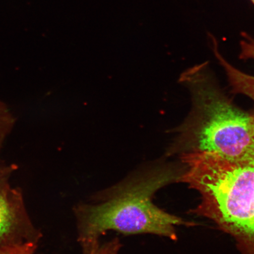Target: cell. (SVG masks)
Returning <instances> with one entry per match:
<instances>
[{
	"instance_id": "1",
	"label": "cell",
	"mask_w": 254,
	"mask_h": 254,
	"mask_svg": "<svg viewBox=\"0 0 254 254\" xmlns=\"http://www.w3.org/2000/svg\"><path fill=\"white\" fill-rule=\"evenodd\" d=\"M179 175L166 168L139 170L75 206L74 213L81 246L99 241L108 231L125 235L150 234L176 241V227L193 222L168 213L154 204L155 193Z\"/></svg>"
},
{
	"instance_id": "2",
	"label": "cell",
	"mask_w": 254,
	"mask_h": 254,
	"mask_svg": "<svg viewBox=\"0 0 254 254\" xmlns=\"http://www.w3.org/2000/svg\"><path fill=\"white\" fill-rule=\"evenodd\" d=\"M181 158L185 170L176 182L200 195L190 213L213 221L230 234L241 254H254V160L204 152H184Z\"/></svg>"
},
{
	"instance_id": "3",
	"label": "cell",
	"mask_w": 254,
	"mask_h": 254,
	"mask_svg": "<svg viewBox=\"0 0 254 254\" xmlns=\"http://www.w3.org/2000/svg\"><path fill=\"white\" fill-rule=\"evenodd\" d=\"M186 80L192 90L193 104L182 131L185 152L254 160V115L238 109L202 75L192 72Z\"/></svg>"
},
{
	"instance_id": "4",
	"label": "cell",
	"mask_w": 254,
	"mask_h": 254,
	"mask_svg": "<svg viewBox=\"0 0 254 254\" xmlns=\"http://www.w3.org/2000/svg\"><path fill=\"white\" fill-rule=\"evenodd\" d=\"M17 169L15 164H0V247L39 244L43 236L28 215L21 190L9 182Z\"/></svg>"
},
{
	"instance_id": "5",
	"label": "cell",
	"mask_w": 254,
	"mask_h": 254,
	"mask_svg": "<svg viewBox=\"0 0 254 254\" xmlns=\"http://www.w3.org/2000/svg\"><path fill=\"white\" fill-rule=\"evenodd\" d=\"M214 52L215 57L223 66L228 80L234 93L245 94L254 101V77L238 70L230 64L219 53L217 44L214 43Z\"/></svg>"
},
{
	"instance_id": "6",
	"label": "cell",
	"mask_w": 254,
	"mask_h": 254,
	"mask_svg": "<svg viewBox=\"0 0 254 254\" xmlns=\"http://www.w3.org/2000/svg\"><path fill=\"white\" fill-rule=\"evenodd\" d=\"M15 118L9 107L0 101V152L14 127Z\"/></svg>"
},
{
	"instance_id": "7",
	"label": "cell",
	"mask_w": 254,
	"mask_h": 254,
	"mask_svg": "<svg viewBox=\"0 0 254 254\" xmlns=\"http://www.w3.org/2000/svg\"><path fill=\"white\" fill-rule=\"evenodd\" d=\"M122 244L115 238L109 242L101 244L100 241L82 246V254H119Z\"/></svg>"
},
{
	"instance_id": "8",
	"label": "cell",
	"mask_w": 254,
	"mask_h": 254,
	"mask_svg": "<svg viewBox=\"0 0 254 254\" xmlns=\"http://www.w3.org/2000/svg\"><path fill=\"white\" fill-rule=\"evenodd\" d=\"M38 244L27 243L23 245L0 247V254H36Z\"/></svg>"
},
{
	"instance_id": "9",
	"label": "cell",
	"mask_w": 254,
	"mask_h": 254,
	"mask_svg": "<svg viewBox=\"0 0 254 254\" xmlns=\"http://www.w3.org/2000/svg\"><path fill=\"white\" fill-rule=\"evenodd\" d=\"M244 40L241 41L240 58L244 60H254V40L245 33Z\"/></svg>"
},
{
	"instance_id": "10",
	"label": "cell",
	"mask_w": 254,
	"mask_h": 254,
	"mask_svg": "<svg viewBox=\"0 0 254 254\" xmlns=\"http://www.w3.org/2000/svg\"><path fill=\"white\" fill-rule=\"evenodd\" d=\"M251 1H252L254 5V0H251Z\"/></svg>"
}]
</instances>
